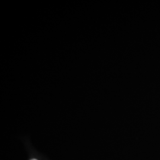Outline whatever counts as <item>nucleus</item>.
I'll list each match as a JSON object with an SVG mask.
<instances>
[{"label": "nucleus", "instance_id": "obj_1", "mask_svg": "<svg viewBox=\"0 0 160 160\" xmlns=\"http://www.w3.org/2000/svg\"><path fill=\"white\" fill-rule=\"evenodd\" d=\"M36 160V159H32V160Z\"/></svg>", "mask_w": 160, "mask_h": 160}]
</instances>
